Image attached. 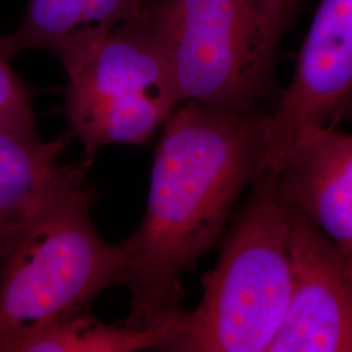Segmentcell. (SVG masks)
Returning <instances> with one entry per match:
<instances>
[{
  "label": "cell",
  "instance_id": "obj_1",
  "mask_svg": "<svg viewBox=\"0 0 352 352\" xmlns=\"http://www.w3.org/2000/svg\"><path fill=\"white\" fill-rule=\"evenodd\" d=\"M269 111L180 103L151 166L145 215L126 238V325L155 327L183 308L182 277L223 239L241 196L264 168Z\"/></svg>",
  "mask_w": 352,
  "mask_h": 352
},
{
  "label": "cell",
  "instance_id": "obj_2",
  "mask_svg": "<svg viewBox=\"0 0 352 352\" xmlns=\"http://www.w3.org/2000/svg\"><path fill=\"white\" fill-rule=\"evenodd\" d=\"M292 289V209L278 174L261 170L202 278L195 309L182 308L162 351L269 352Z\"/></svg>",
  "mask_w": 352,
  "mask_h": 352
},
{
  "label": "cell",
  "instance_id": "obj_3",
  "mask_svg": "<svg viewBox=\"0 0 352 352\" xmlns=\"http://www.w3.org/2000/svg\"><path fill=\"white\" fill-rule=\"evenodd\" d=\"M96 200L84 184L71 189L0 260V352L124 285L126 241L110 244L98 234Z\"/></svg>",
  "mask_w": 352,
  "mask_h": 352
},
{
  "label": "cell",
  "instance_id": "obj_4",
  "mask_svg": "<svg viewBox=\"0 0 352 352\" xmlns=\"http://www.w3.org/2000/svg\"><path fill=\"white\" fill-rule=\"evenodd\" d=\"M155 20L180 103L265 110L285 32L263 0H155Z\"/></svg>",
  "mask_w": 352,
  "mask_h": 352
},
{
  "label": "cell",
  "instance_id": "obj_5",
  "mask_svg": "<svg viewBox=\"0 0 352 352\" xmlns=\"http://www.w3.org/2000/svg\"><path fill=\"white\" fill-rule=\"evenodd\" d=\"M67 77L65 118L87 167L109 145L151 139L180 104L155 0L144 14L111 30Z\"/></svg>",
  "mask_w": 352,
  "mask_h": 352
},
{
  "label": "cell",
  "instance_id": "obj_6",
  "mask_svg": "<svg viewBox=\"0 0 352 352\" xmlns=\"http://www.w3.org/2000/svg\"><path fill=\"white\" fill-rule=\"evenodd\" d=\"M352 116V0H321L294 75L267 116L264 167L279 173L308 140Z\"/></svg>",
  "mask_w": 352,
  "mask_h": 352
},
{
  "label": "cell",
  "instance_id": "obj_7",
  "mask_svg": "<svg viewBox=\"0 0 352 352\" xmlns=\"http://www.w3.org/2000/svg\"><path fill=\"white\" fill-rule=\"evenodd\" d=\"M269 352H352L351 261L294 209L291 298Z\"/></svg>",
  "mask_w": 352,
  "mask_h": 352
},
{
  "label": "cell",
  "instance_id": "obj_8",
  "mask_svg": "<svg viewBox=\"0 0 352 352\" xmlns=\"http://www.w3.org/2000/svg\"><path fill=\"white\" fill-rule=\"evenodd\" d=\"M69 138L43 141L0 131V260L67 192L84 184L85 164H62Z\"/></svg>",
  "mask_w": 352,
  "mask_h": 352
},
{
  "label": "cell",
  "instance_id": "obj_9",
  "mask_svg": "<svg viewBox=\"0 0 352 352\" xmlns=\"http://www.w3.org/2000/svg\"><path fill=\"white\" fill-rule=\"evenodd\" d=\"M278 186L352 264L351 133L337 128L304 142L278 173Z\"/></svg>",
  "mask_w": 352,
  "mask_h": 352
},
{
  "label": "cell",
  "instance_id": "obj_10",
  "mask_svg": "<svg viewBox=\"0 0 352 352\" xmlns=\"http://www.w3.org/2000/svg\"><path fill=\"white\" fill-rule=\"evenodd\" d=\"M151 1L29 0L21 24L0 37V46L11 59L32 47L51 51L69 74L115 28L146 12Z\"/></svg>",
  "mask_w": 352,
  "mask_h": 352
},
{
  "label": "cell",
  "instance_id": "obj_11",
  "mask_svg": "<svg viewBox=\"0 0 352 352\" xmlns=\"http://www.w3.org/2000/svg\"><path fill=\"white\" fill-rule=\"evenodd\" d=\"M174 317L160 327L141 329L126 322L123 325L106 324L88 308L28 336L14 344L12 352L162 350L173 331Z\"/></svg>",
  "mask_w": 352,
  "mask_h": 352
},
{
  "label": "cell",
  "instance_id": "obj_12",
  "mask_svg": "<svg viewBox=\"0 0 352 352\" xmlns=\"http://www.w3.org/2000/svg\"><path fill=\"white\" fill-rule=\"evenodd\" d=\"M10 60L0 46V131L37 138L33 91L13 72Z\"/></svg>",
  "mask_w": 352,
  "mask_h": 352
},
{
  "label": "cell",
  "instance_id": "obj_13",
  "mask_svg": "<svg viewBox=\"0 0 352 352\" xmlns=\"http://www.w3.org/2000/svg\"><path fill=\"white\" fill-rule=\"evenodd\" d=\"M267 12L285 32L302 0H263Z\"/></svg>",
  "mask_w": 352,
  "mask_h": 352
}]
</instances>
